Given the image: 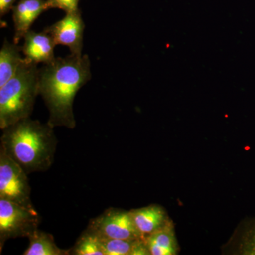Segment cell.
I'll use <instances>...</instances> for the list:
<instances>
[{
	"label": "cell",
	"instance_id": "5b68a950",
	"mask_svg": "<svg viewBox=\"0 0 255 255\" xmlns=\"http://www.w3.org/2000/svg\"><path fill=\"white\" fill-rule=\"evenodd\" d=\"M28 174L0 148V199L34 209Z\"/></svg>",
	"mask_w": 255,
	"mask_h": 255
},
{
	"label": "cell",
	"instance_id": "ac0fdd59",
	"mask_svg": "<svg viewBox=\"0 0 255 255\" xmlns=\"http://www.w3.org/2000/svg\"><path fill=\"white\" fill-rule=\"evenodd\" d=\"M16 0H0V15L1 16L7 14L13 9L14 4Z\"/></svg>",
	"mask_w": 255,
	"mask_h": 255
},
{
	"label": "cell",
	"instance_id": "ba28073f",
	"mask_svg": "<svg viewBox=\"0 0 255 255\" xmlns=\"http://www.w3.org/2000/svg\"><path fill=\"white\" fill-rule=\"evenodd\" d=\"M55 46L53 38L45 30L38 33L30 30L23 37L21 53L30 63L46 65L55 59Z\"/></svg>",
	"mask_w": 255,
	"mask_h": 255
},
{
	"label": "cell",
	"instance_id": "9a60e30c",
	"mask_svg": "<svg viewBox=\"0 0 255 255\" xmlns=\"http://www.w3.org/2000/svg\"><path fill=\"white\" fill-rule=\"evenodd\" d=\"M100 238L105 255H134L137 245L143 240Z\"/></svg>",
	"mask_w": 255,
	"mask_h": 255
},
{
	"label": "cell",
	"instance_id": "52a82bcc",
	"mask_svg": "<svg viewBox=\"0 0 255 255\" xmlns=\"http://www.w3.org/2000/svg\"><path fill=\"white\" fill-rule=\"evenodd\" d=\"M85 25L80 11L68 13L65 17L44 29L55 44L68 47L70 53L82 55Z\"/></svg>",
	"mask_w": 255,
	"mask_h": 255
},
{
	"label": "cell",
	"instance_id": "277c9868",
	"mask_svg": "<svg viewBox=\"0 0 255 255\" xmlns=\"http://www.w3.org/2000/svg\"><path fill=\"white\" fill-rule=\"evenodd\" d=\"M40 216L35 209L0 199V250L6 241L28 237L38 229Z\"/></svg>",
	"mask_w": 255,
	"mask_h": 255
},
{
	"label": "cell",
	"instance_id": "e0dca14e",
	"mask_svg": "<svg viewBox=\"0 0 255 255\" xmlns=\"http://www.w3.org/2000/svg\"><path fill=\"white\" fill-rule=\"evenodd\" d=\"M80 0H46V9L58 8L68 13L77 12L79 11L78 3Z\"/></svg>",
	"mask_w": 255,
	"mask_h": 255
},
{
	"label": "cell",
	"instance_id": "8992f818",
	"mask_svg": "<svg viewBox=\"0 0 255 255\" xmlns=\"http://www.w3.org/2000/svg\"><path fill=\"white\" fill-rule=\"evenodd\" d=\"M87 229L101 238L143 239L134 224L130 211L115 208H110L92 219Z\"/></svg>",
	"mask_w": 255,
	"mask_h": 255
},
{
	"label": "cell",
	"instance_id": "6da1fadb",
	"mask_svg": "<svg viewBox=\"0 0 255 255\" xmlns=\"http://www.w3.org/2000/svg\"><path fill=\"white\" fill-rule=\"evenodd\" d=\"M91 78V62L87 55L70 53L39 69V95L49 113L47 123L53 128L76 127L74 100Z\"/></svg>",
	"mask_w": 255,
	"mask_h": 255
},
{
	"label": "cell",
	"instance_id": "8fae6325",
	"mask_svg": "<svg viewBox=\"0 0 255 255\" xmlns=\"http://www.w3.org/2000/svg\"><path fill=\"white\" fill-rule=\"evenodd\" d=\"M144 240L150 255H176L179 253L174 223Z\"/></svg>",
	"mask_w": 255,
	"mask_h": 255
},
{
	"label": "cell",
	"instance_id": "7a4b0ae2",
	"mask_svg": "<svg viewBox=\"0 0 255 255\" xmlns=\"http://www.w3.org/2000/svg\"><path fill=\"white\" fill-rule=\"evenodd\" d=\"M0 148L26 172H45L54 162V128L38 120L22 119L2 130Z\"/></svg>",
	"mask_w": 255,
	"mask_h": 255
},
{
	"label": "cell",
	"instance_id": "30bf717a",
	"mask_svg": "<svg viewBox=\"0 0 255 255\" xmlns=\"http://www.w3.org/2000/svg\"><path fill=\"white\" fill-rule=\"evenodd\" d=\"M45 0H20L13 7L14 43L18 44L31 30L32 24L46 11Z\"/></svg>",
	"mask_w": 255,
	"mask_h": 255
},
{
	"label": "cell",
	"instance_id": "9c48e42d",
	"mask_svg": "<svg viewBox=\"0 0 255 255\" xmlns=\"http://www.w3.org/2000/svg\"><path fill=\"white\" fill-rule=\"evenodd\" d=\"M129 211L137 231L143 239L173 223L166 210L157 204Z\"/></svg>",
	"mask_w": 255,
	"mask_h": 255
},
{
	"label": "cell",
	"instance_id": "7c38bea8",
	"mask_svg": "<svg viewBox=\"0 0 255 255\" xmlns=\"http://www.w3.org/2000/svg\"><path fill=\"white\" fill-rule=\"evenodd\" d=\"M21 47L5 40L0 50V87L14 76L23 63Z\"/></svg>",
	"mask_w": 255,
	"mask_h": 255
},
{
	"label": "cell",
	"instance_id": "4fadbf2b",
	"mask_svg": "<svg viewBox=\"0 0 255 255\" xmlns=\"http://www.w3.org/2000/svg\"><path fill=\"white\" fill-rule=\"evenodd\" d=\"M29 246L23 255H69L70 251L60 249L49 233L37 229L28 236Z\"/></svg>",
	"mask_w": 255,
	"mask_h": 255
},
{
	"label": "cell",
	"instance_id": "3957f363",
	"mask_svg": "<svg viewBox=\"0 0 255 255\" xmlns=\"http://www.w3.org/2000/svg\"><path fill=\"white\" fill-rule=\"evenodd\" d=\"M38 95L39 69L24 58L14 76L0 87V128L31 117Z\"/></svg>",
	"mask_w": 255,
	"mask_h": 255
},
{
	"label": "cell",
	"instance_id": "5bb4252c",
	"mask_svg": "<svg viewBox=\"0 0 255 255\" xmlns=\"http://www.w3.org/2000/svg\"><path fill=\"white\" fill-rule=\"evenodd\" d=\"M69 251L72 255H105L100 237L88 229L82 233Z\"/></svg>",
	"mask_w": 255,
	"mask_h": 255
},
{
	"label": "cell",
	"instance_id": "2e32d148",
	"mask_svg": "<svg viewBox=\"0 0 255 255\" xmlns=\"http://www.w3.org/2000/svg\"><path fill=\"white\" fill-rule=\"evenodd\" d=\"M237 254L255 255V218L245 223L237 238Z\"/></svg>",
	"mask_w": 255,
	"mask_h": 255
}]
</instances>
